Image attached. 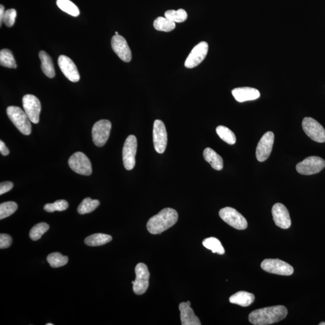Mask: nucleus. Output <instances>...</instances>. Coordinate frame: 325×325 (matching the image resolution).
Listing matches in <instances>:
<instances>
[{"label":"nucleus","instance_id":"423d86ee","mask_svg":"<svg viewBox=\"0 0 325 325\" xmlns=\"http://www.w3.org/2000/svg\"><path fill=\"white\" fill-rule=\"evenodd\" d=\"M262 269L273 274L290 276L294 272L293 267L289 263L279 259H266L261 264Z\"/></svg>","mask_w":325,"mask_h":325},{"label":"nucleus","instance_id":"4c0bfd02","mask_svg":"<svg viewBox=\"0 0 325 325\" xmlns=\"http://www.w3.org/2000/svg\"><path fill=\"white\" fill-rule=\"evenodd\" d=\"M13 184L12 182L5 181L0 184V195H2L12 189Z\"/></svg>","mask_w":325,"mask_h":325},{"label":"nucleus","instance_id":"cd10ccee","mask_svg":"<svg viewBox=\"0 0 325 325\" xmlns=\"http://www.w3.org/2000/svg\"><path fill=\"white\" fill-rule=\"evenodd\" d=\"M202 244L207 249L212 250L213 253H217L219 255H223L225 253L224 248L218 239L215 238L205 239L202 242Z\"/></svg>","mask_w":325,"mask_h":325},{"label":"nucleus","instance_id":"6ab92c4d","mask_svg":"<svg viewBox=\"0 0 325 325\" xmlns=\"http://www.w3.org/2000/svg\"><path fill=\"white\" fill-rule=\"evenodd\" d=\"M232 94L236 100L239 102L255 100L260 96V93L257 89L249 87L236 88L232 90Z\"/></svg>","mask_w":325,"mask_h":325},{"label":"nucleus","instance_id":"393cba45","mask_svg":"<svg viewBox=\"0 0 325 325\" xmlns=\"http://www.w3.org/2000/svg\"><path fill=\"white\" fill-rule=\"evenodd\" d=\"M175 22L170 21L166 17L159 16L154 22V27L158 31L170 32L175 29Z\"/></svg>","mask_w":325,"mask_h":325},{"label":"nucleus","instance_id":"a211bd4d","mask_svg":"<svg viewBox=\"0 0 325 325\" xmlns=\"http://www.w3.org/2000/svg\"><path fill=\"white\" fill-rule=\"evenodd\" d=\"M59 68L64 76L72 82H78L81 79V76L78 68L72 60L65 55L60 56L58 59Z\"/></svg>","mask_w":325,"mask_h":325},{"label":"nucleus","instance_id":"5701e85b","mask_svg":"<svg viewBox=\"0 0 325 325\" xmlns=\"http://www.w3.org/2000/svg\"><path fill=\"white\" fill-rule=\"evenodd\" d=\"M39 58L41 61V68L43 73L48 78H54L56 76V73L52 59L44 51H41L39 53Z\"/></svg>","mask_w":325,"mask_h":325},{"label":"nucleus","instance_id":"c9c22d12","mask_svg":"<svg viewBox=\"0 0 325 325\" xmlns=\"http://www.w3.org/2000/svg\"><path fill=\"white\" fill-rule=\"evenodd\" d=\"M17 12L16 10L13 8H10L5 11L3 22L7 27H12L15 24Z\"/></svg>","mask_w":325,"mask_h":325},{"label":"nucleus","instance_id":"ea45409f","mask_svg":"<svg viewBox=\"0 0 325 325\" xmlns=\"http://www.w3.org/2000/svg\"><path fill=\"white\" fill-rule=\"evenodd\" d=\"M4 13L5 11L3 5H0V25H1V26L2 25V22H3Z\"/></svg>","mask_w":325,"mask_h":325},{"label":"nucleus","instance_id":"79ce46f5","mask_svg":"<svg viewBox=\"0 0 325 325\" xmlns=\"http://www.w3.org/2000/svg\"><path fill=\"white\" fill-rule=\"evenodd\" d=\"M187 303L189 306H191V302L190 301H187Z\"/></svg>","mask_w":325,"mask_h":325},{"label":"nucleus","instance_id":"dca6fc26","mask_svg":"<svg viewBox=\"0 0 325 325\" xmlns=\"http://www.w3.org/2000/svg\"><path fill=\"white\" fill-rule=\"evenodd\" d=\"M111 44L114 52L122 61L130 62L132 61V51L123 36L119 35L113 36Z\"/></svg>","mask_w":325,"mask_h":325},{"label":"nucleus","instance_id":"39448f33","mask_svg":"<svg viewBox=\"0 0 325 325\" xmlns=\"http://www.w3.org/2000/svg\"><path fill=\"white\" fill-rule=\"evenodd\" d=\"M219 216L222 220L237 230H244L247 229L246 219L233 208H224L219 212Z\"/></svg>","mask_w":325,"mask_h":325},{"label":"nucleus","instance_id":"9d476101","mask_svg":"<svg viewBox=\"0 0 325 325\" xmlns=\"http://www.w3.org/2000/svg\"><path fill=\"white\" fill-rule=\"evenodd\" d=\"M136 278L133 284V291L135 294L142 295L147 292L149 287L150 273L146 264L139 263L135 268Z\"/></svg>","mask_w":325,"mask_h":325},{"label":"nucleus","instance_id":"a19ab883","mask_svg":"<svg viewBox=\"0 0 325 325\" xmlns=\"http://www.w3.org/2000/svg\"><path fill=\"white\" fill-rule=\"evenodd\" d=\"M319 325H325V322H321V323L319 324Z\"/></svg>","mask_w":325,"mask_h":325},{"label":"nucleus","instance_id":"4468645a","mask_svg":"<svg viewBox=\"0 0 325 325\" xmlns=\"http://www.w3.org/2000/svg\"><path fill=\"white\" fill-rule=\"evenodd\" d=\"M274 134L268 132L259 141L256 149V158L259 162H263L269 158L274 144Z\"/></svg>","mask_w":325,"mask_h":325},{"label":"nucleus","instance_id":"aec40b11","mask_svg":"<svg viewBox=\"0 0 325 325\" xmlns=\"http://www.w3.org/2000/svg\"><path fill=\"white\" fill-rule=\"evenodd\" d=\"M182 325H201L199 318L195 315L193 309L187 302H182L179 306Z\"/></svg>","mask_w":325,"mask_h":325},{"label":"nucleus","instance_id":"f3484780","mask_svg":"<svg viewBox=\"0 0 325 325\" xmlns=\"http://www.w3.org/2000/svg\"><path fill=\"white\" fill-rule=\"evenodd\" d=\"M273 221L276 226L282 229H288L292 224L289 211L283 204L276 203L272 210Z\"/></svg>","mask_w":325,"mask_h":325},{"label":"nucleus","instance_id":"f8f14e48","mask_svg":"<svg viewBox=\"0 0 325 325\" xmlns=\"http://www.w3.org/2000/svg\"><path fill=\"white\" fill-rule=\"evenodd\" d=\"M22 104L25 113L28 118L33 124H38L39 122L40 113L41 112V104L38 98L35 95H25L22 98Z\"/></svg>","mask_w":325,"mask_h":325},{"label":"nucleus","instance_id":"b1692460","mask_svg":"<svg viewBox=\"0 0 325 325\" xmlns=\"http://www.w3.org/2000/svg\"><path fill=\"white\" fill-rule=\"evenodd\" d=\"M112 240V236L99 233L88 236L85 238L84 242L87 246H99L109 243Z\"/></svg>","mask_w":325,"mask_h":325},{"label":"nucleus","instance_id":"c85d7f7f","mask_svg":"<svg viewBox=\"0 0 325 325\" xmlns=\"http://www.w3.org/2000/svg\"><path fill=\"white\" fill-rule=\"evenodd\" d=\"M0 64L1 66L5 68L13 69L17 68L15 58L10 50L4 49L0 51Z\"/></svg>","mask_w":325,"mask_h":325},{"label":"nucleus","instance_id":"7ed1b4c3","mask_svg":"<svg viewBox=\"0 0 325 325\" xmlns=\"http://www.w3.org/2000/svg\"><path fill=\"white\" fill-rule=\"evenodd\" d=\"M7 114L12 123L24 135H30L31 133V121L25 111L16 106L7 108Z\"/></svg>","mask_w":325,"mask_h":325},{"label":"nucleus","instance_id":"72a5a7b5","mask_svg":"<svg viewBox=\"0 0 325 325\" xmlns=\"http://www.w3.org/2000/svg\"><path fill=\"white\" fill-rule=\"evenodd\" d=\"M18 209V205L15 202H3L0 205V219L7 218L15 213Z\"/></svg>","mask_w":325,"mask_h":325},{"label":"nucleus","instance_id":"37998d69","mask_svg":"<svg viewBox=\"0 0 325 325\" xmlns=\"http://www.w3.org/2000/svg\"><path fill=\"white\" fill-rule=\"evenodd\" d=\"M115 35H119V33H118V31H116Z\"/></svg>","mask_w":325,"mask_h":325},{"label":"nucleus","instance_id":"58836bf2","mask_svg":"<svg viewBox=\"0 0 325 325\" xmlns=\"http://www.w3.org/2000/svg\"><path fill=\"white\" fill-rule=\"evenodd\" d=\"M0 152L2 156H7L9 154V151L8 148L5 146V144L2 141H0Z\"/></svg>","mask_w":325,"mask_h":325},{"label":"nucleus","instance_id":"412c9836","mask_svg":"<svg viewBox=\"0 0 325 325\" xmlns=\"http://www.w3.org/2000/svg\"><path fill=\"white\" fill-rule=\"evenodd\" d=\"M255 301V296L247 292H239L230 298V302L233 304L246 307L250 306Z\"/></svg>","mask_w":325,"mask_h":325},{"label":"nucleus","instance_id":"1a4fd4ad","mask_svg":"<svg viewBox=\"0 0 325 325\" xmlns=\"http://www.w3.org/2000/svg\"><path fill=\"white\" fill-rule=\"evenodd\" d=\"M112 124L109 121L102 119L96 122L92 128V139L94 144L102 147L106 144L109 138Z\"/></svg>","mask_w":325,"mask_h":325},{"label":"nucleus","instance_id":"2eb2a0df","mask_svg":"<svg viewBox=\"0 0 325 325\" xmlns=\"http://www.w3.org/2000/svg\"><path fill=\"white\" fill-rule=\"evenodd\" d=\"M209 50V45L206 42H201L193 48L185 61L184 66L187 68L198 67L206 58Z\"/></svg>","mask_w":325,"mask_h":325},{"label":"nucleus","instance_id":"473e14b6","mask_svg":"<svg viewBox=\"0 0 325 325\" xmlns=\"http://www.w3.org/2000/svg\"><path fill=\"white\" fill-rule=\"evenodd\" d=\"M49 229V225L45 222L37 224L30 230V238L33 241H38Z\"/></svg>","mask_w":325,"mask_h":325},{"label":"nucleus","instance_id":"2f4dec72","mask_svg":"<svg viewBox=\"0 0 325 325\" xmlns=\"http://www.w3.org/2000/svg\"><path fill=\"white\" fill-rule=\"evenodd\" d=\"M47 261L51 267L58 268L66 265L68 262V258L67 256L62 255L61 253L54 252L47 256Z\"/></svg>","mask_w":325,"mask_h":325},{"label":"nucleus","instance_id":"f257e3e1","mask_svg":"<svg viewBox=\"0 0 325 325\" xmlns=\"http://www.w3.org/2000/svg\"><path fill=\"white\" fill-rule=\"evenodd\" d=\"M287 308L276 306L253 311L249 315V321L254 325H271L283 320L287 316Z\"/></svg>","mask_w":325,"mask_h":325},{"label":"nucleus","instance_id":"f704fd0d","mask_svg":"<svg viewBox=\"0 0 325 325\" xmlns=\"http://www.w3.org/2000/svg\"><path fill=\"white\" fill-rule=\"evenodd\" d=\"M69 204L65 200H58L54 202L53 204H47L44 206V210L47 212L53 213L58 211V212H63L66 210Z\"/></svg>","mask_w":325,"mask_h":325},{"label":"nucleus","instance_id":"6e6552de","mask_svg":"<svg viewBox=\"0 0 325 325\" xmlns=\"http://www.w3.org/2000/svg\"><path fill=\"white\" fill-rule=\"evenodd\" d=\"M304 132L313 141L318 143L325 142V130L317 121L310 117H306L302 121Z\"/></svg>","mask_w":325,"mask_h":325},{"label":"nucleus","instance_id":"bb28decb","mask_svg":"<svg viewBox=\"0 0 325 325\" xmlns=\"http://www.w3.org/2000/svg\"><path fill=\"white\" fill-rule=\"evenodd\" d=\"M57 5L64 12L73 16H78L80 10L77 5L70 0H57Z\"/></svg>","mask_w":325,"mask_h":325},{"label":"nucleus","instance_id":"20e7f679","mask_svg":"<svg viewBox=\"0 0 325 325\" xmlns=\"http://www.w3.org/2000/svg\"><path fill=\"white\" fill-rule=\"evenodd\" d=\"M325 167V161L317 156L309 157L296 165V170L300 174L311 175L316 174Z\"/></svg>","mask_w":325,"mask_h":325},{"label":"nucleus","instance_id":"0eeeda50","mask_svg":"<svg viewBox=\"0 0 325 325\" xmlns=\"http://www.w3.org/2000/svg\"><path fill=\"white\" fill-rule=\"evenodd\" d=\"M68 164L74 172L80 175L89 176L92 174V164L84 154L77 152L71 156Z\"/></svg>","mask_w":325,"mask_h":325},{"label":"nucleus","instance_id":"ddd939ff","mask_svg":"<svg viewBox=\"0 0 325 325\" xmlns=\"http://www.w3.org/2000/svg\"><path fill=\"white\" fill-rule=\"evenodd\" d=\"M153 142L157 152L164 153L167 147V134L163 122L161 120H156L154 123Z\"/></svg>","mask_w":325,"mask_h":325},{"label":"nucleus","instance_id":"a878e982","mask_svg":"<svg viewBox=\"0 0 325 325\" xmlns=\"http://www.w3.org/2000/svg\"><path fill=\"white\" fill-rule=\"evenodd\" d=\"M100 202L97 199H92L86 198L83 199L78 207V212L81 215H84L92 213L97 207H98Z\"/></svg>","mask_w":325,"mask_h":325},{"label":"nucleus","instance_id":"c03bdc74","mask_svg":"<svg viewBox=\"0 0 325 325\" xmlns=\"http://www.w3.org/2000/svg\"><path fill=\"white\" fill-rule=\"evenodd\" d=\"M46 325H53V324H47Z\"/></svg>","mask_w":325,"mask_h":325},{"label":"nucleus","instance_id":"c756f323","mask_svg":"<svg viewBox=\"0 0 325 325\" xmlns=\"http://www.w3.org/2000/svg\"><path fill=\"white\" fill-rule=\"evenodd\" d=\"M216 133L220 138L228 144L234 145L236 142V137L232 130L225 126H218L216 128Z\"/></svg>","mask_w":325,"mask_h":325},{"label":"nucleus","instance_id":"f03ea898","mask_svg":"<svg viewBox=\"0 0 325 325\" xmlns=\"http://www.w3.org/2000/svg\"><path fill=\"white\" fill-rule=\"evenodd\" d=\"M178 219V214L175 210L166 208L150 219L147 230L152 235H160L173 226Z\"/></svg>","mask_w":325,"mask_h":325},{"label":"nucleus","instance_id":"9b49d317","mask_svg":"<svg viewBox=\"0 0 325 325\" xmlns=\"http://www.w3.org/2000/svg\"><path fill=\"white\" fill-rule=\"evenodd\" d=\"M138 148V142L136 136L130 135L128 137L122 150V157L125 169L132 170L136 164V155Z\"/></svg>","mask_w":325,"mask_h":325},{"label":"nucleus","instance_id":"7c9ffc66","mask_svg":"<svg viewBox=\"0 0 325 325\" xmlns=\"http://www.w3.org/2000/svg\"><path fill=\"white\" fill-rule=\"evenodd\" d=\"M164 16L167 19L176 23H181L186 21L187 19V13L186 10L179 8L177 10H169L164 13Z\"/></svg>","mask_w":325,"mask_h":325},{"label":"nucleus","instance_id":"4be33fe9","mask_svg":"<svg viewBox=\"0 0 325 325\" xmlns=\"http://www.w3.org/2000/svg\"><path fill=\"white\" fill-rule=\"evenodd\" d=\"M203 156L205 161L209 162L214 169L221 170L223 169V159L212 148H205L204 151Z\"/></svg>","mask_w":325,"mask_h":325},{"label":"nucleus","instance_id":"e433bc0d","mask_svg":"<svg viewBox=\"0 0 325 325\" xmlns=\"http://www.w3.org/2000/svg\"><path fill=\"white\" fill-rule=\"evenodd\" d=\"M12 243V239L10 236L5 234H1L0 235V248L6 249L9 247Z\"/></svg>","mask_w":325,"mask_h":325}]
</instances>
